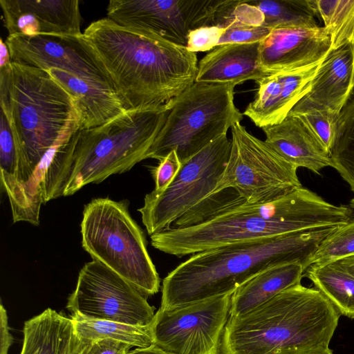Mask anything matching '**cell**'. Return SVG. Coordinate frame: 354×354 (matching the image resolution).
<instances>
[{"label":"cell","instance_id":"obj_1","mask_svg":"<svg viewBox=\"0 0 354 354\" xmlns=\"http://www.w3.org/2000/svg\"><path fill=\"white\" fill-rule=\"evenodd\" d=\"M0 102L19 165L12 220L38 225L44 176L55 154L80 129V110L46 70L13 62L0 68Z\"/></svg>","mask_w":354,"mask_h":354},{"label":"cell","instance_id":"obj_2","mask_svg":"<svg viewBox=\"0 0 354 354\" xmlns=\"http://www.w3.org/2000/svg\"><path fill=\"white\" fill-rule=\"evenodd\" d=\"M82 34L127 110L165 104L195 82L198 59L186 46L108 17L93 21Z\"/></svg>","mask_w":354,"mask_h":354},{"label":"cell","instance_id":"obj_3","mask_svg":"<svg viewBox=\"0 0 354 354\" xmlns=\"http://www.w3.org/2000/svg\"><path fill=\"white\" fill-rule=\"evenodd\" d=\"M352 213L349 206L335 205L301 187L265 203H249L241 198L205 222L168 227L151 235V243L161 252L182 257L236 243L342 225L351 221Z\"/></svg>","mask_w":354,"mask_h":354},{"label":"cell","instance_id":"obj_4","mask_svg":"<svg viewBox=\"0 0 354 354\" xmlns=\"http://www.w3.org/2000/svg\"><path fill=\"white\" fill-rule=\"evenodd\" d=\"M338 226L236 243L194 254L164 278L160 308L170 310L232 295L241 285L277 265L299 261L305 271L319 245Z\"/></svg>","mask_w":354,"mask_h":354},{"label":"cell","instance_id":"obj_5","mask_svg":"<svg viewBox=\"0 0 354 354\" xmlns=\"http://www.w3.org/2000/svg\"><path fill=\"white\" fill-rule=\"evenodd\" d=\"M171 108L127 110L99 127L79 129L56 153L41 187L44 203L130 170L146 155Z\"/></svg>","mask_w":354,"mask_h":354},{"label":"cell","instance_id":"obj_6","mask_svg":"<svg viewBox=\"0 0 354 354\" xmlns=\"http://www.w3.org/2000/svg\"><path fill=\"white\" fill-rule=\"evenodd\" d=\"M340 314L320 291L301 283L230 317L221 354H299L328 347Z\"/></svg>","mask_w":354,"mask_h":354},{"label":"cell","instance_id":"obj_7","mask_svg":"<svg viewBox=\"0 0 354 354\" xmlns=\"http://www.w3.org/2000/svg\"><path fill=\"white\" fill-rule=\"evenodd\" d=\"M127 201L92 200L80 224L82 248L145 296L157 293L160 279L147 249L145 234L131 216Z\"/></svg>","mask_w":354,"mask_h":354},{"label":"cell","instance_id":"obj_8","mask_svg":"<svg viewBox=\"0 0 354 354\" xmlns=\"http://www.w3.org/2000/svg\"><path fill=\"white\" fill-rule=\"evenodd\" d=\"M234 85L194 82L171 101L167 118L147 158L160 160L176 151L181 165L243 120Z\"/></svg>","mask_w":354,"mask_h":354},{"label":"cell","instance_id":"obj_9","mask_svg":"<svg viewBox=\"0 0 354 354\" xmlns=\"http://www.w3.org/2000/svg\"><path fill=\"white\" fill-rule=\"evenodd\" d=\"M231 131L230 157L213 194L232 189L247 203H265L302 187L298 168L265 141L250 134L241 122L234 124Z\"/></svg>","mask_w":354,"mask_h":354},{"label":"cell","instance_id":"obj_10","mask_svg":"<svg viewBox=\"0 0 354 354\" xmlns=\"http://www.w3.org/2000/svg\"><path fill=\"white\" fill-rule=\"evenodd\" d=\"M232 141L222 135L181 166L162 192L146 194L138 211L150 236L169 227L214 192L225 169Z\"/></svg>","mask_w":354,"mask_h":354},{"label":"cell","instance_id":"obj_11","mask_svg":"<svg viewBox=\"0 0 354 354\" xmlns=\"http://www.w3.org/2000/svg\"><path fill=\"white\" fill-rule=\"evenodd\" d=\"M147 297L102 263L93 260L80 270L66 308L69 317L147 326L155 308Z\"/></svg>","mask_w":354,"mask_h":354},{"label":"cell","instance_id":"obj_12","mask_svg":"<svg viewBox=\"0 0 354 354\" xmlns=\"http://www.w3.org/2000/svg\"><path fill=\"white\" fill-rule=\"evenodd\" d=\"M232 295L170 310L159 308L151 322L153 344L169 354H221Z\"/></svg>","mask_w":354,"mask_h":354},{"label":"cell","instance_id":"obj_13","mask_svg":"<svg viewBox=\"0 0 354 354\" xmlns=\"http://www.w3.org/2000/svg\"><path fill=\"white\" fill-rule=\"evenodd\" d=\"M218 0H111L107 17L120 26L186 46L189 32L211 26Z\"/></svg>","mask_w":354,"mask_h":354},{"label":"cell","instance_id":"obj_14","mask_svg":"<svg viewBox=\"0 0 354 354\" xmlns=\"http://www.w3.org/2000/svg\"><path fill=\"white\" fill-rule=\"evenodd\" d=\"M5 42L13 62L44 70L61 69L113 88L110 78L83 34L8 35Z\"/></svg>","mask_w":354,"mask_h":354},{"label":"cell","instance_id":"obj_15","mask_svg":"<svg viewBox=\"0 0 354 354\" xmlns=\"http://www.w3.org/2000/svg\"><path fill=\"white\" fill-rule=\"evenodd\" d=\"M332 50L324 26L272 29L259 43V62L268 75L303 68L323 62Z\"/></svg>","mask_w":354,"mask_h":354},{"label":"cell","instance_id":"obj_16","mask_svg":"<svg viewBox=\"0 0 354 354\" xmlns=\"http://www.w3.org/2000/svg\"><path fill=\"white\" fill-rule=\"evenodd\" d=\"M8 35H73L80 30L77 0H0Z\"/></svg>","mask_w":354,"mask_h":354},{"label":"cell","instance_id":"obj_17","mask_svg":"<svg viewBox=\"0 0 354 354\" xmlns=\"http://www.w3.org/2000/svg\"><path fill=\"white\" fill-rule=\"evenodd\" d=\"M322 62L268 75L257 82L258 92L243 112L259 127L281 122L309 91Z\"/></svg>","mask_w":354,"mask_h":354},{"label":"cell","instance_id":"obj_18","mask_svg":"<svg viewBox=\"0 0 354 354\" xmlns=\"http://www.w3.org/2000/svg\"><path fill=\"white\" fill-rule=\"evenodd\" d=\"M354 89V42L331 50L298 102L340 113Z\"/></svg>","mask_w":354,"mask_h":354},{"label":"cell","instance_id":"obj_19","mask_svg":"<svg viewBox=\"0 0 354 354\" xmlns=\"http://www.w3.org/2000/svg\"><path fill=\"white\" fill-rule=\"evenodd\" d=\"M259 43L218 46L198 64L195 82L230 84L256 82L268 76L259 62Z\"/></svg>","mask_w":354,"mask_h":354},{"label":"cell","instance_id":"obj_20","mask_svg":"<svg viewBox=\"0 0 354 354\" xmlns=\"http://www.w3.org/2000/svg\"><path fill=\"white\" fill-rule=\"evenodd\" d=\"M261 129L265 142L297 168L304 167L319 174L324 168L331 167L330 155L297 117L288 115L281 122Z\"/></svg>","mask_w":354,"mask_h":354},{"label":"cell","instance_id":"obj_21","mask_svg":"<svg viewBox=\"0 0 354 354\" xmlns=\"http://www.w3.org/2000/svg\"><path fill=\"white\" fill-rule=\"evenodd\" d=\"M46 71L75 98L81 113L80 129L103 125L127 112L122 100L112 87L87 81L61 69Z\"/></svg>","mask_w":354,"mask_h":354},{"label":"cell","instance_id":"obj_22","mask_svg":"<svg viewBox=\"0 0 354 354\" xmlns=\"http://www.w3.org/2000/svg\"><path fill=\"white\" fill-rule=\"evenodd\" d=\"M304 272L299 261L277 265L260 272L232 295L230 317L246 313L287 288L301 283Z\"/></svg>","mask_w":354,"mask_h":354},{"label":"cell","instance_id":"obj_23","mask_svg":"<svg viewBox=\"0 0 354 354\" xmlns=\"http://www.w3.org/2000/svg\"><path fill=\"white\" fill-rule=\"evenodd\" d=\"M20 354H65L76 333L72 320L50 308L24 323Z\"/></svg>","mask_w":354,"mask_h":354},{"label":"cell","instance_id":"obj_24","mask_svg":"<svg viewBox=\"0 0 354 354\" xmlns=\"http://www.w3.org/2000/svg\"><path fill=\"white\" fill-rule=\"evenodd\" d=\"M340 315L354 319V254L311 265L304 272Z\"/></svg>","mask_w":354,"mask_h":354},{"label":"cell","instance_id":"obj_25","mask_svg":"<svg viewBox=\"0 0 354 354\" xmlns=\"http://www.w3.org/2000/svg\"><path fill=\"white\" fill-rule=\"evenodd\" d=\"M71 319L77 336L85 343L112 339L138 348L153 344L151 324L136 326L107 320Z\"/></svg>","mask_w":354,"mask_h":354},{"label":"cell","instance_id":"obj_26","mask_svg":"<svg viewBox=\"0 0 354 354\" xmlns=\"http://www.w3.org/2000/svg\"><path fill=\"white\" fill-rule=\"evenodd\" d=\"M264 15L263 26L315 28L318 26L312 0H250Z\"/></svg>","mask_w":354,"mask_h":354},{"label":"cell","instance_id":"obj_27","mask_svg":"<svg viewBox=\"0 0 354 354\" xmlns=\"http://www.w3.org/2000/svg\"><path fill=\"white\" fill-rule=\"evenodd\" d=\"M330 158L331 167L354 193V92L339 113Z\"/></svg>","mask_w":354,"mask_h":354},{"label":"cell","instance_id":"obj_28","mask_svg":"<svg viewBox=\"0 0 354 354\" xmlns=\"http://www.w3.org/2000/svg\"><path fill=\"white\" fill-rule=\"evenodd\" d=\"M330 37L332 50L354 42V0H312Z\"/></svg>","mask_w":354,"mask_h":354},{"label":"cell","instance_id":"obj_29","mask_svg":"<svg viewBox=\"0 0 354 354\" xmlns=\"http://www.w3.org/2000/svg\"><path fill=\"white\" fill-rule=\"evenodd\" d=\"M288 115L299 118L322 148L330 155L339 113L324 107L297 102Z\"/></svg>","mask_w":354,"mask_h":354},{"label":"cell","instance_id":"obj_30","mask_svg":"<svg viewBox=\"0 0 354 354\" xmlns=\"http://www.w3.org/2000/svg\"><path fill=\"white\" fill-rule=\"evenodd\" d=\"M0 173L1 187L10 204L17 194L19 165L16 147L8 121L1 111L0 115Z\"/></svg>","mask_w":354,"mask_h":354},{"label":"cell","instance_id":"obj_31","mask_svg":"<svg viewBox=\"0 0 354 354\" xmlns=\"http://www.w3.org/2000/svg\"><path fill=\"white\" fill-rule=\"evenodd\" d=\"M263 12L249 1L218 0L212 26L227 28L233 26H263Z\"/></svg>","mask_w":354,"mask_h":354},{"label":"cell","instance_id":"obj_32","mask_svg":"<svg viewBox=\"0 0 354 354\" xmlns=\"http://www.w3.org/2000/svg\"><path fill=\"white\" fill-rule=\"evenodd\" d=\"M353 254L354 221H352L338 226L321 242L308 259L306 269L311 265L323 264Z\"/></svg>","mask_w":354,"mask_h":354},{"label":"cell","instance_id":"obj_33","mask_svg":"<svg viewBox=\"0 0 354 354\" xmlns=\"http://www.w3.org/2000/svg\"><path fill=\"white\" fill-rule=\"evenodd\" d=\"M271 30V28L263 26H230L225 28V32L220 39L218 46L260 42L270 34Z\"/></svg>","mask_w":354,"mask_h":354},{"label":"cell","instance_id":"obj_34","mask_svg":"<svg viewBox=\"0 0 354 354\" xmlns=\"http://www.w3.org/2000/svg\"><path fill=\"white\" fill-rule=\"evenodd\" d=\"M225 31V28L216 26L192 30L188 34L186 48L194 53L213 50L218 46Z\"/></svg>","mask_w":354,"mask_h":354},{"label":"cell","instance_id":"obj_35","mask_svg":"<svg viewBox=\"0 0 354 354\" xmlns=\"http://www.w3.org/2000/svg\"><path fill=\"white\" fill-rule=\"evenodd\" d=\"M181 163L176 151H171L160 160L158 166L153 167L151 174L155 182L153 191H164L173 181L181 168Z\"/></svg>","mask_w":354,"mask_h":354},{"label":"cell","instance_id":"obj_36","mask_svg":"<svg viewBox=\"0 0 354 354\" xmlns=\"http://www.w3.org/2000/svg\"><path fill=\"white\" fill-rule=\"evenodd\" d=\"M86 344L84 354H127L133 347L112 339H101Z\"/></svg>","mask_w":354,"mask_h":354},{"label":"cell","instance_id":"obj_37","mask_svg":"<svg viewBox=\"0 0 354 354\" xmlns=\"http://www.w3.org/2000/svg\"><path fill=\"white\" fill-rule=\"evenodd\" d=\"M8 315L3 304L0 306V354H8L13 342V337L10 333Z\"/></svg>","mask_w":354,"mask_h":354},{"label":"cell","instance_id":"obj_38","mask_svg":"<svg viewBox=\"0 0 354 354\" xmlns=\"http://www.w3.org/2000/svg\"><path fill=\"white\" fill-rule=\"evenodd\" d=\"M0 44V68H1L10 66L12 61L10 51L6 42L1 39Z\"/></svg>","mask_w":354,"mask_h":354},{"label":"cell","instance_id":"obj_39","mask_svg":"<svg viewBox=\"0 0 354 354\" xmlns=\"http://www.w3.org/2000/svg\"><path fill=\"white\" fill-rule=\"evenodd\" d=\"M127 354H169L154 344L145 348H137Z\"/></svg>","mask_w":354,"mask_h":354},{"label":"cell","instance_id":"obj_40","mask_svg":"<svg viewBox=\"0 0 354 354\" xmlns=\"http://www.w3.org/2000/svg\"><path fill=\"white\" fill-rule=\"evenodd\" d=\"M86 345L87 344L80 340L76 335V337L65 354H84Z\"/></svg>","mask_w":354,"mask_h":354},{"label":"cell","instance_id":"obj_41","mask_svg":"<svg viewBox=\"0 0 354 354\" xmlns=\"http://www.w3.org/2000/svg\"><path fill=\"white\" fill-rule=\"evenodd\" d=\"M299 354H334L329 347H317Z\"/></svg>","mask_w":354,"mask_h":354},{"label":"cell","instance_id":"obj_42","mask_svg":"<svg viewBox=\"0 0 354 354\" xmlns=\"http://www.w3.org/2000/svg\"><path fill=\"white\" fill-rule=\"evenodd\" d=\"M352 206H353V209H354V198H353V200Z\"/></svg>","mask_w":354,"mask_h":354}]
</instances>
